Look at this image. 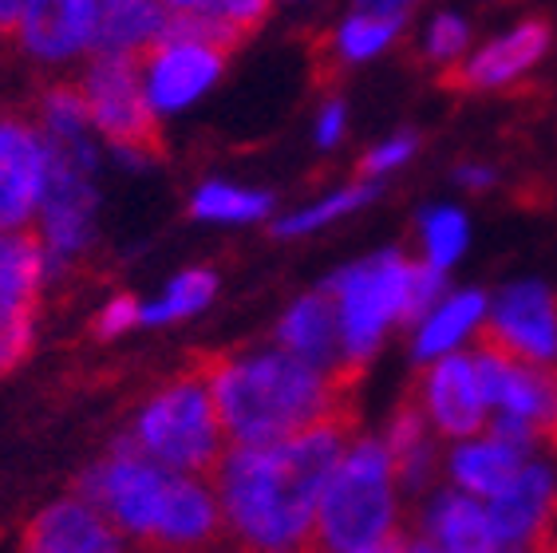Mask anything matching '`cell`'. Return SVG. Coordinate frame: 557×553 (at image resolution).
<instances>
[{
	"label": "cell",
	"mask_w": 557,
	"mask_h": 553,
	"mask_svg": "<svg viewBox=\"0 0 557 553\" xmlns=\"http://www.w3.org/2000/svg\"><path fill=\"white\" fill-rule=\"evenodd\" d=\"M396 470L384 443L352 439L324 482L305 553H360L392 538Z\"/></svg>",
	"instance_id": "5b68a950"
},
{
	"label": "cell",
	"mask_w": 557,
	"mask_h": 553,
	"mask_svg": "<svg viewBox=\"0 0 557 553\" xmlns=\"http://www.w3.org/2000/svg\"><path fill=\"white\" fill-rule=\"evenodd\" d=\"M522 451L506 447L503 439H471L450 455V475L471 499H498L522 470Z\"/></svg>",
	"instance_id": "d6986e66"
},
{
	"label": "cell",
	"mask_w": 557,
	"mask_h": 553,
	"mask_svg": "<svg viewBox=\"0 0 557 553\" xmlns=\"http://www.w3.org/2000/svg\"><path fill=\"white\" fill-rule=\"evenodd\" d=\"M40 127L44 135L55 138H72L84 135L91 127V115H87V99L79 91V84H52L40 96Z\"/></svg>",
	"instance_id": "4316f807"
},
{
	"label": "cell",
	"mask_w": 557,
	"mask_h": 553,
	"mask_svg": "<svg viewBox=\"0 0 557 553\" xmlns=\"http://www.w3.org/2000/svg\"><path fill=\"white\" fill-rule=\"evenodd\" d=\"M218 293V276L210 269H186L178 273L166 285L159 300H150L139 309V320L147 324H166V320H183V317H194L198 309L210 305V297Z\"/></svg>",
	"instance_id": "603a6c76"
},
{
	"label": "cell",
	"mask_w": 557,
	"mask_h": 553,
	"mask_svg": "<svg viewBox=\"0 0 557 553\" xmlns=\"http://www.w3.org/2000/svg\"><path fill=\"white\" fill-rule=\"evenodd\" d=\"M360 553H408V542H399L396 533H392V538H384V542L368 545V550H360Z\"/></svg>",
	"instance_id": "f35d334b"
},
{
	"label": "cell",
	"mask_w": 557,
	"mask_h": 553,
	"mask_svg": "<svg viewBox=\"0 0 557 553\" xmlns=\"http://www.w3.org/2000/svg\"><path fill=\"white\" fill-rule=\"evenodd\" d=\"M486 348H498L506 356L525 364H549L557 356V300L537 281H518L503 288L494 300L491 320L483 329Z\"/></svg>",
	"instance_id": "9c48e42d"
},
{
	"label": "cell",
	"mask_w": 557,
	"mask_h": 553,
	"mask_svg": "<svg viewBox=\"0 0 557 553\" xmlns=\"http://www.w3.org/2000/svg\"><path fill=\"white\" fill-rule=\"evenodd\" d=\"M467 40H471V33H467L462 16L443 12V16H435V24H431L428 33V56L431 60H455V56H462Z\"/></svg>",
	"instance_id": "1f68e13d"
},
{
	"label": "cell",
	"mask_w": 557,
	"mask_h": 553,
	"mask_svg": "<svg viewBox=\"0 0 557 553\" xmlns=\"http://www.w3.org/2000/svg\"><path fill=\"white\" fill-rule=\"evenodd\" d=\"M341 135H344V103H324V111H321V123H317V143L321 147H336L341 143Z\"/></svg>",
	"instance_id": "e575fe53"
},
{
	"label": "cell",
	"mask_w": 557,
	"mask_h": 553,
	"mask_svg": "<svg viewBox=\"0 0 557 553\" xmlns=\"http://www.w3.org/2000/svg\"><path fill=\"white\" fill-rule=\"evenodd\" d=\"M419 407L443 435L467 439L479 435L486 423V395L479 372H474V356H440V364L419 383Z\"/></svg>",
	"instance_id": "7c38bea8"
},
{
	"label": "cell",
	"mask_w": 557,
	"mask_h": 553,
	"mask_svg": "<svg viewBox=\"0 0 557 553\" xmlns=\"http://www.w3.org/2000/svg\"><path fill=\"white\" fill-rule=\"evenodd\" d=\"M281 348L297 356V360L312 364V368H321V372H333V376H356V368L344 364V344H341V320H336V300L329 288L321 293H309V297H300L285 320H281Z\"/></svg>",
	"instance_id": "9a60e30c"
},
{
	"label": "cell",
	"mask_w": 557,
	"mask_h": 553,
	"mask_svg": "<svg viewBox=\"0 0 557 553\" xmlns=\"http://www.w3.org/2000/svg\"><path fill=\"white\" fill-rule=\"evenodd\" d=\"M24 553H127V538L87 499H64L33 518Z\"/></svg>",
	"instance_id": "4fadbf2b"
},
{
	"label": "cell",
	"mask_w": 557,
	"mask_h": 553,
	"mask_svg": "<svg viewBox=\"0 0 557 553\" xmlns=\"http://www.w3.org/2000/svg\"><path fill=\"white\" fill-rule=\"evenodd\" d=\"M483 312H486L483 293H455V297L440 300V305L423 317V324H419L416 360H440V356H447V352L483 320Z\"/></svg>",
	"instance_id": "44dd1931"
},
{
	"label": "cell",
	"mask_w": 557,
	"mask_h": 553,
	"mask_svg": "<svg viewBox=\"0 0 557 553\" xmlns=\"http://www.w3.org/2000/svg\"><path fill=\"white\" fill-rule=\"evenodd\" d=\"M99 0H24L16 48L33 60H72L96 44Z\"/></svg>",
	"instance_id": "8fae6325"
},
{
	"label": "cell",
	"mask_w": 557,
	"mask_h": 553,
	"mask_svg": "<svg viewBox=\"0 0 557 553\" xmlns=\"http://www.w3.org/2000/svg\"><path fill=\"white\" fill-rule=\"evenodd\" d=\"M225 52L206 44L159 40L143 52V87L154 111H183L222 75Z\"/></svg>",
	"instance_id": "30bf717a"
},
{
	"label": "cell",
	"mask_w": 557,
	"mask_h": 553,
	"mask_svg": "<svg viewBox=\"0 0 557 553\" xmlns=\"http://www.w3.org/2000/svg\"><path fill=\"white\" fill-rule=\"evenodd\" d=\"M411 266L404 254H380L368 257L360 266L344 269L329 281V293L336 300V320H341V344L344 364L364 372L368 356L375 352L387 324L404 320L408 305Z\"/></svg>",
	"instance_id": "8992f818"
},
{
	"label": "cell",
	"mask_w": 557,
	"mask_h": 553,
	"mask_svg": "<svg viewBox=\"0 0 557 553\" xmlns=\"http://www.w3.org/2000/svg\"><path fill=\"white\" fill-rule=\"evenodd\" d=\"M48 186V138L33 115L0 107V230H28Z\"/></svg>",
	"instance_id": "ba28073f"
},
{
	"label": "cell",
	"mask_w": 557,
	"mask_h": 553,
	"mask_svg": "<svg viewBox=\"0 0 557 553\" xmlns=\"http://www.w3.org/2000/svg\"><path fill=\"white\" fill-rule=\"evenodd\" d=\"M372 198H375V186H372V182H356V186H348V191L329 194L324 202L305 206V210L289 213V218H281V222L273 225V234H277V237L309 234V230H321V225H329V222H333V218H341V213L360 210V206L372 202Z\"/></svg>",
	"instance_id": "484cf974"
},
{
	"label": "cell",
	"mask_w": 557,
	"mask_h": 553,
	"mask_svg": "<svg viewBox=\"0 0 557 553\" xmlns=\"http://www.w3.org/2000/svg\"><path fill=\"white\" fill-rule=\"evenodd\" d=\"M411 155H416V135L387 138V143H380V147H375L372 155L360 162V174H364V179H380V174L396 171L399 162H408Z\"/></svg>",
	"instance_id": "d6a6232c"
},
{
	"label": "cell",
	"mask_w": 557,
	"mask_h": 553,
	"mask_svg": "<svg viewBox=\"0 0 557 553\" xmlns=\"http://www.w3.org/2000/svg\"><path fill=\"white\" fill-rule=\"evenodd\" d=\"M166 12H198V16H214L230 24L242 36H253L265 24L273 0H162Z\"/></svg>",
	"instance_id": "f1b7e54d"
},
{
	"label": "cell",
	"mask_w": 557,
	"mask_h": 553,
	"mask_svg": "<svg viewBox=\"0 0 557 553\" xmlns=\"http://www.w3.org/2000/svg\"><path fill=\"white\" fill-rule=\"evenodd\" d=\"M443 297V269L435 266H411V285H408V305H404V320L399 324H416V320L428 317Z\"/></svg>",
	"instance_id": "4dcf8cb0"
},
{
	"label": "cell",
	"mask_w": 557,
	"mask_h": 553,
	"mask_svg": "<svg viewBox=\"0 0 557 553\" xmlns=\"http://www.w3.org/2000/svg\"><path fill=\"white\" fill-rule=\"evenodd\" d=\"M387 458H392V470L404 487H423L431 470V443H428V415L419 407V400H408L399 407L392 427L384 435Z\"/></svg>",
	"instance_id": "7402d4cb"
},
{
	"label": "cell",
	"mask_w": 557,
	"mask_h": 553,
	"mask_svg": "<svg viewBox=\"0 0 557 553\" xmlns=\"http://www.w3.org/2000/svg\"><path fill=\"white\" fill-rule=\"evenodd\" d=\"M491 521L494 533L503 545H530L537 542L542 533H549L557 514V479L549 467H537V463H525L518 470V479L491 499Z\"/></svg>",
	"instance_id": "5bb4252c"
},
{
	"label": "cell",
	"mask_w": 557,
	"mask_h": 553,
	"mask_svg": "<svg viewBox=\"0 0 557 553\" xmlns=\"http://www.w3.org/2000/svg\"><path fill=\"white\" fill-rule=\"evenodd\" d=\"M21 9H24V0H0V40H12V36H16Z\"/></svg>",
	"instance_id": "8d00e7d4"
},
{
	"label": "cell",
	"mask_w": 557,
	"mask_h": 553,
	"mask_svg": "<svg viewBox=\"0 0 557 553\" xmlns=\"http://www.w3.org/2000/svg\"><path fill=\"white\" fill-rule=\"evenodd\" d=\"M139 300L135 297H115L108 305V309L99 312V320H96V332L99 336H119V332H127L135 320H139Z\"/></svg>",
	"instance_id": "836d02e7"
},
{
	"label": "cell",
	"mask_w": 557,
	"mask_h": 553,
	"mask_svg": "<svg viewBox=\"0 0 557 553\" xmlns=\"http://www.w3.org/2000/svg\"><path fill=\"white\" fill-rule=\"evenodd\" d=\"M48 269V245L36 230H9L0 237V305L33 309Z\"/></svg>",
	"instance_id": "ffe728a7"
},
{
	"label": "cell",
	"mask_w": 557,
	"mask_h": 553,
	"mask_svg": "<svg viewBox=\"0 0 557 553\" xmlns=\"http://www.w3.org/2000/svg\"><path fill=\"white\" fill-rule=\"evenodd\" d=\"M123 443H131L139 455L154 458L166 470L214 479L218 463L225 458V431L202 360L162 380L143 400Z\"/></svg>",
	"instance_id": "277c9868"
},
{
	"label": "cell",
	"mask_w": 557,
	"mask_h": 553,
	"mask_svg": "<svg viewBox=\"0 0 557 553\" xmlns=\"http://www.w3.org/2000/svg\"><path fill=\"white\" fill-rule=\"evenodd\" d=\"M408 553H443V550H440L435 542H411V545H408Z\"/></svg>",
	"instance_id": "60d3db41"
},
{
	"label": "cell",
	"mask_w": 557,
	"mask_h": 553,
	"mask_svg": "<svg viewBox=\"0 0 557 553\" xmlns=\"http://www.w3.org/2000/svg\"><path fill=\"white\" fill-rule=\"evenodd\" d=\"M79 499L108 514L115 530L143 553H218L225 521L214 479L178 475L119 439L103 463L87 470Z\"/></svg>",
	"instance_id": "7a4b0ae2"
},
{
	"label": "cell",
	"mask_w": 557,
	"mask_h": 553,
	"mask_svg": "<svg viewBox=\"0 0 557 553\" xmlns=\"http://www.w3.org/2000/svg\"><path fill=\"white\" fill-rule=\"evenodd\" d=\"M166 24L162 0H99V28L91 52L96 56H143L159 44Z\"/></svg>",
	"instance_id": "e0dca14e"
},
{
	"label": "cell",
	"mask_w": 557,
	"mask_h": 553,
	"mask_svg": "<svg viewBox=\"0 0 557 553\" xmlns=\"http://www.w3.org/2000/svg\"><path fill=\"white\" fill-rule=\"evenodd\" d=\"M498 553H534V542L530 545H506V550H498Z\"/></svg>",
	"instance_id": "b9f144b4"
},
{
	"label": "cell",
	"mask_w": 557,
	"mask_h": 553,
	"mask_svg": "<svg viewBox=\"0 0 557 553\" xmlns=\"http://www.w3.org/2000/svg\"><path fill=\"white\" fill-rule=\"evenodd\" d=\"M356 411L265 447H230L214 470L230 553H305L324 482L352 443Z\"/></svg>",
	"instance_id": "6da1fadb"
},
{
	"label": "cell",
	"mask_w": 557,
	"mask_h": 553,
	"mask_svg": "<svg viewBox=\"0 0 557 553\" xmlns=\"http://www.w3.org/2000/svg\"><path fill=\"white\" fill-rule=\"evenodd\" d=\"M79 91L87 99L91 127L131 162H150L162 155L159 111L143 87V56H96L87 64Z\"/></svg>",
	"instance_id": "52a82bcc"
},
{
	"label": "cell",
	"mask_w": 557,
	"mask_h": 553,
	"mask_svg": "<svg viewBox=\"0 0 557 553\" xmlns=\"http://www.w3.org/2000/svg\"><path fill=\"white\" fill-rule=\"evenodd\" d=\"M33 309H12V305H0V372H9L28 356L33 348Z\"/></svg>",
	"instance_id": "f546056e"
},
{
	"label": "cell",
	"mask_w": 557,
	"mask_h": 553,
	"mask_svg": "<svg viewBox=\"0 0 557 553\" xmlns=\"http://www.w3.org/2000/svg\"><path fill=\"white\" fill-rule=\"evenodd\" d=\"M190 210L206 222H258L273 210V198L261 191H237L230 182H206L190 198Z\"/></svg>",
	"instance_id": "cb8c5ba5"
},
{
	"label": "cell",
	"mask_w": 557,
	"mask_h": 553,
	"mask_svg": "<svg viewBox=\"0 0 557 553\" xmlns=\"http://www.w3.org/2000/svg\"><path fill=\"white\" fill-rule=\"evenodd\" d=\"M214 392L225 443L234 447H265L281 443L329 415L356 411V376L321 372L297 360L285 348L242 352V356H198Z\"/></svg>",
	"instance_id": "3957f363"
},
{
	"label": "cell",
	"mask_w": 557,
	"mask_h": 553,
	"mask_svg": "<svg viewBox=\"0 0 557 553\" xmlns=\"http://www.w3.org/2000/svg\"><path fill=\"white\" fill-rule=\"evenodd\" d=\"M416 0H356V12H380V16H408Z\"/></svg>",
	"instance_id": "d590c367"
},
{
	"label": "cell",
	"mask_w": 557,
	"mask_h": 553,
	"mask_svg": "<svg viewBox=\"0 0 557 553\" xmlns=\"http://www.w3.org/2000/svg\"><path fill=\"white\" fill-rule=\"evenodd\" d=\"M459 179L471 182V186H486V182H491L494 174L486 171V167H459Z\"/></svg>",
	"instance_id": "74e56055"
},
{
	"label": "cell",
	"mask_w": 557,
	"mask_h": 553,
	"mask_svg": "<svg viewBox=\"0 0 557 553\" xmlns=\"http://www.w3.org/2000/svg\"><path fill=\"white\" fill-rule=\"evenodd\" d=\"M419 230H423V245H428V266L447 269L459 261L462 245H467V218L459 210H450V206L428 210Z\"/></svg>",
	"instance_id": "83f0119b"
},
{
	"label": "cell",
	"mask_w": 557,
	"mask_h": 553,
	"mask_svg": "<svg viewBox=\"0 0 557 553\" xmlns=\"http://www.w3.org/2000/svg\"><path fill=\"white\" fill-rule=\"evenodd\" d=\"M549 48V24L546 21H522L515 33L503 40H491L486 48L459 64L455 72L443 75V87H462V91H483V87H503L510 79L534 67Z\"/></svg>",
	"instance_id": "2e32d148"
},
{
	"label": "cell",
	"mask_w": 557,
	"mask_h": 553,
	"mask_svg": "<svg viewBox=\"0 0 557 553\" xmlns=\"http://www.w3.org/2000/svg\"><path fill=\"white\" fill-rule=\"evenodd\" d=\"M431 542L443 553H498L491 511L471 494H440L431 506Z\"/></svg>",
	"instance_id": "ac0fdd59"
},
{
	"label": "cell",
	"mask_w": 557,
	"mask_h": 553,
	"mask_svg": "<svg viewBox=\"0 0 557 553\" xmlns=\"http://www.w3.org/2000/svg\"><path fill=\"white\" fill-rule=\"evenodd\" d=\"M404 16H380V12H352L336 33V60L341 64H356L368 56L384 52L387 44L396 40Z\"/></svg>",
	"instance_id": "d4e9b609"
},
{
	"label": "cell",
	"mask_w": 557,
	"mask_h": 553,
	"mask_svg": "<svg viewBox=\"0 0 557 553\" xmlns=\"http://www.w3.org/2000/svg\"><path fill=\"white\" fill-rule=\"evenodd\" d=\"M534 553H557V538H554V533H542V538L534 542Z\"/></svg>",
	"instance_id": "ab89813d"
}]
</instances>
